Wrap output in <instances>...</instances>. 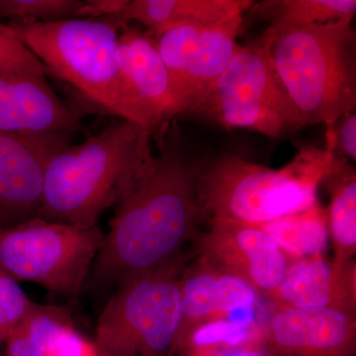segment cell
<instances>
[{
  "label": "cell",
  "instance_id": "obj_1",
  "mask_svg": "<svg viewBox=\"0 0 356 356\" xmlns=\"http://www.w3.org/2000/svg\"><path fill=\"white\" fill-rule=\"evenodd\" d=\"M177 139L166 133L161 153L147 158L115 204L83 289L116 287L177 261L207 220L199 200L200 165L187 159Z\"/></svg>",
  "mask_w": 356,
  "mask_h": 356
},
{
  "label": "cell",
  "instance_id": "obj_2",
  "mask_svg": "<svg viewBox=\"0 0 356 356\" xmlns=\"http://www.w3.org/2000/svg\"><path fill=\"white\" fill-rule=\"evenodd\" d=\"M353 19L273 30L269 56L294 115L295 130L324 124L327 142L334 126L356 106V38Z\"/></svg>",
  "mask_w": 356,
  "mask_h": 356
},
{
  "label": "cell",
  "instance_id": "obj_3",
  "mask_svg": "<svg viewBox=\"0 0 356 356\" xmlns=\"http://www.w3.org/2000/svg\"><path fill=\"white\" fill-rule=\"evenodd\" d=\"M151 133L122 120L65 147L47 166L40 218L79 228L97 226L151 156Z\"/></svg>",
  "mask_w": 356,
  "mask_h": 356
},
{
  "label": "cell",
  "instance_id": "obj_4",
  "mask_svg": "<svg viewBox=\"0 0 356 356\" xmlns=\"http://www.w3.org/2000/svg\"><path fill=\"white\" fill-rule=\"evenodd\" d=\"M336 152L302 146L281 168L238 156H224L200 168L199 200L208 221L231 220L250 224L294 214L318 202V186L331 170Z\"/></svg>",
  "mask_w": 356,
  "mask_h": 356
},
{
  "label": "cell",
  "instance_id": "obj_5",
  "mask_svg": "<svg viewBox=\"0 0 356 356\" xmlns=\"http://www.w3.org/2000/svg\"><path fill=\"white\" fill-rule=\"evenodd\" d=\"M124 24L115 16L6 23L43 64L46 74L69 84L103 113L134 122L116 64L117 41Z\"/></svg>",
  "mask_w": 356,
  "mask_h": 356
},
{
  "label": "cell",
  "instance_id": "obj_6",
  "mask_svg": "<svg viewBox=\"0 0 356 356\" xmlns=\"http://www.w3.org/2000/svg\"><path fill=\"white\" fill-rule=\"evenodd\" d=\"M184 257L122 281L98 318L103 355L173 356L181 334L179 277Z\"/></svg>",
  "mask_w": 356,
  "mask_h": 356
},
{
  "label": "cell",
  "instance_id": "obj_7",
  "mask_svg": "<svg viewBox=\"0 0 356 356\" xmlns=\"http://www.w3.org/2000/svg\"><path fill=\"white\" fill-rule=\"evenodd\" d=\"M105 234L36 218L0 229V269L20 282L76 297L83 291Z\"/></svg>",
  "mask_w": 356,
  "mask_h": 356
},
{
  "label": "cell",
  "instance_id": "obj_8",
  "mask_svg": "<svg viewBox=\"0 0 356 356\" xmlns=\"http://www.w3.org/2000/svg\"><path fill=\"white\" fill-rule=\"evenodd\" d=\"M191 114L227 129H250L270 138L295 131L294 115L269 56L266 31L238 47L226 70Z\"/></svg>",
  "mask_w": 356,
  "mask_h": 356
},
{
  "label": "cell",
  "instance_id": "obj_9",
  "mask_svg": "<svg viewBox=\"0 0 356 356\" xmlns=\"http://www.w3.org/2000/svg\"><path fill=\"white\" fill-rule=\"evenodd\" d=\"M245 13L236 10L219 19L177 26L154 37L186 114L202 102L236 55Z\"/></svg>",
  "mask_w": 356,
  "mask_h": 356
},
{
  "label": "cell",
  "instance_id": "obj_10",
  "mask_svg": "<svg viewBox=\"0 0 356 356\" xmlns=\"http://www.w3.org/2000/svg\"><path fill=\"white\" fill-rule=\"evenodd\" d=\"M116 64L133 120L161 145L178 115L186 114L181 95L145 29L124 24L119 33Z\"/></svg>",
  "mask_w": 356,
  "mask_h": 356
},
{
  "label": "cell",
  "instance_id": "obj_11",
  "mask_svg": "<svg viewBox=\"0 0 356 356\" xmlns=\"http://www.w3.org/2000/svg\"><path fill=\"white\" fill-rule=\"evenodd\" d=\"M199 238L201 261L270 297L295 259L255 224L211 219Z\"/></svg>",
  "mask_w": 356,
  "mask_h": 356
},
{
  "label": "cell",
  "instance_id": "obj_12",
  "mask_svg": "<svg viewBox=\"0 0 356 356\" xmlns=\"http://www.w3.org/2000/svg\"><path fill=\"white\" fill-rule=\"evenodd\" d=\"M72 136L23 137L0 133V229L40 218L47 166L69 146Z\"/></svg>",
  "mask_w": 356,
  "mask_h": 356
},
{
  "label": "cell",
  "instance_id": "obj_13",
  "mask_svg": "<svg viewBox=\"0 0 356 356\" xmlns=\"http://www.w3.org/2000/svg\"><path fill=\"white\" fill-rule=\"evenodd\" d=\"M83 112L65 102L46 74H0V133L23 137L76 132Z\"/></svg>",
  "mask_w": 356,
  "mask_h": 356
},
{
  "label": "cell",
  "instance_id": "obj_14",
  "mask_svg": "<svg viewBox=\"0 0 356 356\" xmlns=\"http://www.w3.org/2000/svg\"><path fill=\"white\" fill-rule=\"evenodd\" d=\"M266 341L274 356H353L355 312L280 307L266 325Z\"/></svg>",
  "mask_w": 356,
  "mask_h": 356
},
{
  "label": "cell",
  "instance_id": "obj_15",
  "mask_svg": "<svg viewBox=\"0 0 356 356\" xmlns=\"http://www.w3.org/2000/svg\"><path fill=\"white\" fill-rule=\"evenodd\" d=\"M355 264L330 261L324 254L293 261L269 298L282 308L355 312Z\"/></svg>",
  "mask_w": 356,
  "mask_h": 356
},
{
  "label": "cell",
  "instance_id": "obj_16",
  "mask_svg": "<svg viewBox=\"0 0 356 356\" xmlns=\"http://www.w3.org/2000/svg\"><path fill=\"white\" fill-rule=\"evenodd\" d=\"M179 286L182 305L179 346L196 325L222 314L248 308L255 304L259 295L245 281L201 259L180 275Z\"/></svg>",
  "mask_w": 356,
  "mask_h": 356
},
{
  "label": "cell",
  "instance_id": "obj_17",
  "mask_svg": "<svg viewBox=\"0 0 356 356\" xmlns=\"http://www.w3.org/2000/svg\"><path fill=\"white\" fill-rule=\"evenodd\" d=\"M248 0H129L114 15L125 24L135 21L153 37L177 26L219 19L236 10H245Z\"/></svg>",
  "mask_w": 356,
  "mask_h": 356
},
{
  "label": "cell",
  "instance_id": "obj_18",
  "mask_svg": "<svg viewBox=\"0 0 356 356\" xmlns=\"http://www.w3.org/2000/svg\"><path fill=\"white\" fill-rule=\"evenodd\" d=\"M331 203L327 212V229L339 264L353 262L356 252V175L348 159L336 154L324 181Z\"/></svg>",
  "mask_w": 356,
  "mask_h": 356
},
{
  "label": "cell",
  "instance_id": "obj_19",
  "mask_svg": "<svg viewBox=\"0 0 356 356\" xmlns=\"http://www.w3.org/2000/svg\"><path fill=\"white\" fill-rule=\"evenodd\" d=\"M64 307L35 303L1 346L4 356H51L63 337L74 329Z\"/></svg>",
  "mask_w": 356,
  "mask_h": 356
},
{
  "label": "cell",
  "instance_id": "obj_20",
  "mask_svg": "<svg viewBox=\"0 0 356 356\" xmlns=\"http://www.w3.org/2000/svg\"><path fill=\"white\" fill-rule=\"evenodd\" d=\"M255 225L295 261L324 254L329 243L327 212L318 202L294 214Z\"/></svg>",
  "mask_w": 356,
  "mask_h": 356
},
{
  "label": "cell",
  "instance_id": "obj_21",
  "mask_svg": "<svg viewBox=\"0 0 356 356\" xmlns=\"http://www.w3.org/2000/svg\"><path fill=\"white\" fill-rule=\"evenodd\" d=\"M252 7V13L268 20L273 30L353 19L356 13L355 0H269Z\"/></svg>",
  "mask_w": 356,
  "mask_h": 356
},
{
  "label": "cell",
  "instance_id": "obj_22",
  "mask_svg": "<svg viewBox=\"0 0 356 356\" xmlns=\"http://www.w3.org/2000/svg\"><path fill=\"white\" fill-rule=\"evenodd\" d=\"M254 334L252 321L217 318L196 325L187 332L178 350L187 356H217L243 348Z\"/></svg>",
  "mask_w": 356,
  "mask_h": 356
},
{
  "label": "cell",
  "instance_id": "obj_23",
  "mask_svg": "<svg viewBox=\"0 0 356 356\" xmlns=\"http://www.w3.org/2000/svg\"><path fill=\"white\" fill-rule=\"evenodd\" d=\"M0 18L8 22H56L86 18L84 0H0Z\"/></svg>",
  "mask_w": 356,
  "mask_h": 356
},
{
  "label": "cell",
  "instance_id": "obj_24",
  "mask_svg": "<svg viewBox=\"0 0 356 356\" xmlns=\"http://www.w3.org/2000/svg\"><path fill=\"white\" fill-rule=\"evenodd\" d=\"M34 304L19 282L0 269V346L24 320Z\"/></svg>",
  "mask_w": 356,
  "mask_h": 356
},
{
  "label": "cell",
  "instance_id": "obj_25",
  "mask_svg": "<svg viewBox=\"0 0 356 356\" xmlns=\"http://www.w3.org/2000/svg\"><path fill=\"white\" fill-rule=\"evenodd\" d=\"M4 72L46 74L36 56L9 31L6 24L0 22V74Z\"/></svg>",
  "mask_w": 356,
  "mask_h": 356
},
{
  "label": "cell",
  "instance_id": "obj_26",
  "mask_svg": "<svg viewBox=\"0 0 356 356\" xmlns=\"http://www.w3.org/2000/svg\"><path fill=\"white\" fill-rule=\"evenodd\" d=\"M336 154L343 158L356 159V114L355 110L343 114L334 126Z\"/></svg>",
  "mask_w": 356,
  "mask_h": 356
},
{
  "label": "cell",
  "instance_id": "obj_27",
  "mask_svg": "<svg viewBox=\"0 0 356 356\" xmlns=\"http://www.w3.org/2000/svg\"><path fill=\"white\" fill-rule=\"evenodd\" d=\"M51 356H102V353L74 327L63 337Z\"/></svg>",
  "mask_w": 356,
  "mask_h": 356
},
{
  "label": "cell",
  "instance_id": "obj_28",
  "mask_svg": "<svg viewBox=\"0 0 356 356\" xmlns=\"http://www.w3.org/2000/svg\"><path fill=\"white\" fill-rule=\"evenodd\" d=\"M129 0H84L86 18H103L120 13Z\"/></svg>",
  "mask_w": 356,
  "mask_h": 356
},
{
  "label": "cell",
  "instance_id": "obj_29",
  "mask_svg": "<svg viewBox=\"0 0 356 356\" xmlns=\"http://www.w3.org/2000/svg\"><path fill=\"white\" fill-rule=\"evenodd\" d=\"M217 356H274L269 350H261L257 348H236V350L226 351Z\"/></svg>",
  "mask_w": 356,
  "mask_h": 356
},
{
  "label": "cell",
  "instance_id": "obj_30",
  "mask_svg": "<svg viewBox=\"0 0 356 356\" xmlns=\"http://www.w3.org/2000/svg\"><path fill=\"white\" fill-rule=\"evenodd\" d=\"M102 356H113V355H103V353H102Z\"/></svg>",
  "mask_w": 356,
  "mask_h": 356
}]
</instances>
